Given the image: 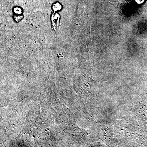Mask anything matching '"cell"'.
I'll return each mask as SVG.
<instances>
[{
	"label": "cell",
	"mask_w": 147,
	"mask_h": 147,
	"mask_svg": "<svg viewBox=\"0 0 147 147\" xmlns=\"http://www.w3.org/2000/svg\"><path fill=\"white\" fill-rule=\"evenodd\" d=\"M61 8V6L59 3H56L54 4L53 5V10L55 11H57L58 10H60Z\"/></svg>",
	"instance_id": "1"
},
{
	"label": "cell",
	"mask_w": 147,
	"mask_h": 147,
	"mask_svg": "<svg viewBox=\"0 0 147 147\" xmlns=\"http://www.w3.org/2000/svg\"><path fill=\"white\" fill-rule=\"evenodd\" d=\"M14 12L16 13H18V14H20L22 12V10L21 8H18V7H16L14 9Z\"/></svg>",
	"instance_id": "2"
},
{
	"label": "cell",
	"mask_w": 147,
	"mask_h": 147,
	"mask_svg": "<svg viewBox=\"0 0 147 147\" xmlns=\"http://www.w3.org/2000/svg\"><path fill=\"white\" fill-rule=\"evenodd\" d=\"M136 1L137 2V3L141 4L144 1V0H136Z\"/></svg>",
	"instance_id": "3"
}]
</instances>
